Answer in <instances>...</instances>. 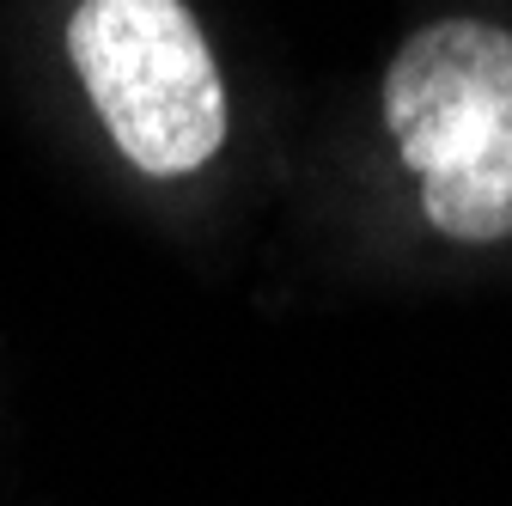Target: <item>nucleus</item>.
I'll return each instance as SVG.
<instances>
[{
  "label": "nucleus",
  "mask_w": 512,
  "mask_h": 506,
  "mask_svg": "<svg viewBox=\"0 0 512 506\" xmlns=\"http://www.w3.org/2000/svg\"><path fill=\"white\" fill-rule=\"evenodd\" d=\"M384 122L445 238H512V31L482 19L415 31L384 74Z\"/></svg>",
  "instance_id": "f257e3e1"
},
{
  "label": "nucleus",
  "mask_w": 512,
  "mask_h": 506,
  "mask_svg": "<svg viewBox=\"0 0 512 506\" xmlns=\"http://www.w3.org/2000/svg\"><path fill=\"white\" fill-rule=\"evenodd\" d=\"M68 61L135 171L183 177L220 153L226 86L183 0H80Z\"/></svg>",
  "instance_id": "f03ea898"
}]
</instances>
